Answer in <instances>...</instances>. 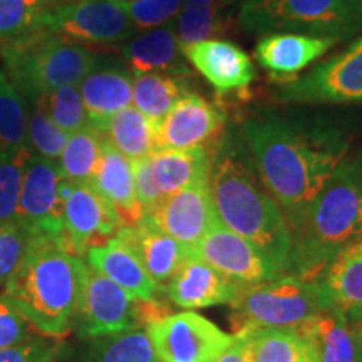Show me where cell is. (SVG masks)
<instances>
[{
    "instance_id": "cell-1",
    "label": "cell",
    "mask_w": 362,
    "mask_h": 362,
    "mask_svg": "<svg viewBox=\"0 0 362 362\" xmlns=\"http://www.w3.org/2000/svg\"><path fill=\"white\" fill-rule=\"evenodd\" d=\"M243 134L259 178L292 230L346 158V143L336 131L307 128L277 115L248 117Z\"/></svg>"
},
{
    "instance_id": "cell-2",
    "label": "cell",
    "mask_w": 362,
    "mask_h": 362,
    "mask_svg": "<svg viewBox=\"0 0 362 362\" xmlns=\"http://www.w3.org/2000/svg\"><path fill=\"white\" fill-rule=\"evenodd\" d=\"M292 232L291 270L319 280L339 253L362 240V153L344 158Z\"/></svg>"
},
{
    "instance_id": "cell-3",
    "label": "cell",
    "mask_w": 362,
    "mask_h": 362,
    "mask_svg": "<svg viewBox=\"0 0 362 362\" xmlns=\"http://www.w3.org/2000/svg\"><path fill=\"white\" fill-rule=\"evenodd\" d=\"M84 274V260L71 252L64 237L35 235L4 293L40 332L64 336L78 314Z\"/></svg>"
},
{
    "instance_id": "cell-4",
    "label": "cell",
    "mask_w": 362,
    "mask_h": 362,
    "mask_svg": "<svg viewBox=\"0 0 362 362\" xmlns=\"http://www.w3.org/2000/svg\"><path fill=\"white\" fill-rule=\"evenodd\" d=\"M210 189L221 223L253 243L284 274L291 270V226L250 166L233 153H221L211 163Z\"/></svg>"
},
{
    "instance_id": "cell-5",
    "label": "cell",
    "mask_w": 362,
    "mask_h": 362,
    "mask_svg": "<svg viewBox=\"0 0 362 362\" xmlns=\"http://www.w3.org/2000/svg\"><path fill=\"white\" fill-rule=\"evenodd\" d=\"M4 61L12 84L22 96L35 101L62 86L79 84L98 62L88 47L44 27L11 40L4 49Z\"/></svg>"
},
{
    "instance_id": "cell-6",
    "label": "cell",
    "mask_w": 362,
    "mask_h": 362,
    "mask_svg": "<svg viewBox=\"0 0 362 362\" xmlns=\"http://www.w3.org/2000/svg\"><path fill=\"white\" fill-rule=\"evenodd\" d=\"M238 24L253 34L291 33L341 42L362 33V0H243Z\"/></svg>"
},
{
    "instance_id": "cell-7",
    "label": "cell",
    "mask_w": 362,
    "mask_h": 362,
    "mask_svg": "<svg viewBox=\"0 0 362 362\" xmlns=\"http://www.w3.org/2000/svg\"><path fill=\"white\" fill-rule=\"evenodd\" d=\"M230 305L233 309V334L265 327H296L330 307L319 280L296 274L243 287Z\"/></svg>"
},
{
    "instance_id": "cell-8",
    "label": "cell",
    "mask_w": 362,
    "mask_h": 362,
    "mask_svg": "<svg viewBox=\"0 0 362 362\" xmlns=\"http://www.w3.org/2000/svg\"><path fill=\"white\" fill-rule=\"evenodd\" d=\"M146 332L158 362H214L235 337L193 310L156 317Z\"/></svg>"
},
{
    "instance_id": "cell-9",
    "label": "cell",
    "mask_w": 362,
    "mask_h": 362,
    "mask_svg": "<svg viewBox=\"0 0 362 362\" xmlns=\"http://www.w3.org/2000/svg\"><path fill=\"white\" fill-rule=\"evenodd\" d=\"M279 103H362V37L275 90Z\"/></svg>"
},
{
    "instance_id": "cell-10",
    "label": "cell",
    "mask_w": 362,
    "mask_h": 362,
    "mask_svg": "<svg viewBox=\"0 0 362 362\" xmlns=\"http://www.w3.org/2000/svg\"><path fill=\"white\" fill-rule=\"evenodd\" d=\"M40 27L69 42L96 45L123 42L134 30L124 8L112 0H81L49 7Z\"/></svg>"
},
{
    "instance_id": "cell-11",
    "label": "cell",
    "mask_w": 362,
    "mask_h": 362,
    "mask_svg": "<svg viewBox=\"0 0 362 362\" xmlns=\"http://www.w3.org/2000/svg\"><path fill=\"white\" fill-rule=\"evenodd\" d=\"M139 304L119 285L86 264L76 319L84 337H111L138 327Z\"/></svg>"
},
{
    "instance_id": "cell-12",
    "label": "cell",
    "mask_w": 362,
    "mask_h": 362,
    "mask_svg": "<svg viewBox=\"0 0 362 362\" xmlns=\"http://www.w3.org/2000/svg\"><path fill=\"white\" fill-rule=\"evenodd\" d=\"M64 183L56 161L30 156L22 181L17 221L29 226L35 235L64 237Z\"/></svg>"
},
{
    "instance_id": "cell-13",
    "label": "cell",
    "mask_w": 362,
    "mask_h": 362,
    "mask_svg": "<svg viewBox=\"0 0 362 362\" xmlns=\"http://www.w3.org/2000/svg\"><path fill=\"white\" fill-rule=\"evenodd\" d=\"M192 255L206 262L240 287L269 282L284 275L265 253L221 221L192 248Z\"/></svg>"
},
{
    "instance_id": "cell-14",
    "label": "cell",
    "mask_w": 362,
    "mask_h": 362,
    "mask_svg": "<svg viewBox=\"0 0 362 362\" xmlns=\"http://www.w3.org/2000/svg\"><path fill=\"white\" fill-rule=\"evenodd\" d=\"M64 237L71 252L83 257L90 247L104 245L123 228L110 203L89 183H64Z\"/></svg>"
},
{
    "instance_id": "cell-15",
    "label": "cell",
    "mask_w": 362,
    "mask_h": 362,
    "mask_svg": "<svg viewBox=\"0 0 362 362\" xmlns=\"http://www.w3.org/2000/svg\"><path fill=\"white\" fill-rule=\"evenodd\" d=\"M144 216L161 232L168 233L189 248L197 245L215 225L220 223L211 198L210 180L194 183L163 198Z\"/></svg>"
},
{
    "instance_id": "cell-16",
    "label": "cell",
    "mask_w": 362,
    "mask_h": 362,
    "mask_svg": "<svg viewBox=\"0 0 362 362\" xmlns=\"http://www.w3.org/2000/svg\"><path fill=\"white\" fill-rule=\"evenodd\" d=\"M226 123L225 112L194 93H188L171 107L156 124V149L205 148L215 136L221 133Z\"/></svg>"
},
{
    "instance_id": "cell-17",
    "label": "cell",
    "mask_w": 362,
    "mask_h": 362,
    "mask_svg": "<svg viewBox=\"0 0 362 362\" xmlns=\"http://www.w3.org/2000/svg\"><path fill=\"white\" fill-rule=\"evenodd\" d=\"M181 51L221 96L247 90L255 81L257 72L250 56L230 40L205 39Z\"/></svg>"
},
{
    "instance_id": "cell-18",
    "label": "cell",
    "mask_w": 362,
    "mask_h": 362,
    "mask_svg": "<svg viewBox=\"0 0 362 362\" xmlns=\"http://www.w3.org/2000/svg\"><path fill=\"white\" fill-rule=\"evenodd\" d=\"M242 288L189 252L188 259L181 264L166 285V293L175 305L194 310L232 304Z\"/></svg>"
},
{
    "instance_id": "cell-19",
    "label": "cell",
    "mask_w": 362,
    "mask_h": 362,
    "mask_svg": "<svg viewBox=\"0 0 362 362\" xmlns=\"http://www.w3.org/2000/svg\"><path fill=\"white\" fill-rule=\"evenodd\" d=\"M336 44L332 39L302 34H262L255 45V59L275 81L287 83L314 64L317 59L325 56Z\"/></svg>"
},
{
    "instance_id": "cell-20",
    "label": "cell",
    "mask_w": 362,
    "mask_h": 362,
    "mask_svg": "<svg viewBox=\"0 0 362 362\" xmlns=\"http://www.w3.org/2000/svg\"><path fill=\"white\" fill-rule=\"evenodd\" d=\"M129 247L133 248L138 259L158 288L168 285L181 264L189 257L192 248L161 232L151 220L143 215V218L134 226H123L119 230Z\"/></svg>"
},
{
    "instance_id": "cell-21",
    "label": "cell",
    "mask_w": 362,
    "mask_h": 362,
    "mask_svg": "<svg viewBox=\"0 0 362 362\" xmlns=\"http://www.w3.org/2000/svg\"><path fill=\"white\" fill-rule=\"evenodd\" d=\"M86 255H88L89 267L119 285L136 300L155 302V296L160 288L149 277L141 260L138 259L121 232H117L104 245L90 247Z\"/></svg>"
},
{
    "instance_id": "cell-22",
    "label": "cell",
    "mask_w": 362,
    "mask_h": 362,
    "mask_svg": "<svg viewBox=\"0 0 362 362\" xmlns=\"http://www.w3.org/2000/svg\"><path fill=\"white\" fill-rule=\"evenodd\" d=\"M89 185L115 208L123 226H134L143 218V208L136 197L133 165L106 138L101 161Z\"/></svg>"
},
{
    "instance_id": "cell-23",
    "label": "cell",
    "mask_w": 362,
    "mask_h": 362,
    "mask_svg": "<svg viewBox=\"0 0 362 362\" xmlns=\"http://www.w3.org/2000/svg\"><path fill=\"white\" fill-rule=\"evenodd\" d=\"M121 52L133 67L134 74L158 72L176 78L192 76V69L181 51V44L173 25L155 27L148 30L146 34L123 45Z\"/></svg>"
},
{
    "instance_id": "cell-24",
    "label": "cell",
    "mask_w": 362,
    "mask_h": 362,
    "mask_svg": "<svg viewBox=\"0 0 362 362\" xmlns=\"http://www.w3.org/2000/svg\"><path fill=\"white\" fill-rule=\"evenodd\" d=\"M79 84L89 126L98 131L133 101V76L121 67H94Z\"/></svg>"
},
{
    "instance_id": "cell-25",
    "label": "cell",
    "mask_w": 362,
    "mask_h": 362,
    "mask_svg": "<svg viewBox=\"0 0 362 362\" xmlns=\"http://www.w3.org/2000/svg\"><path fill=\"white\" fill-rule=\"evenodd\" d=\"M300 327L314 341L319 362H362V324L341 310L329 307Z\"/></svg>"
},
{
    "instance_id": "cell-26",
    "label": "cell",
    "mask_w": 362,
    "mask_h": 362,
    "mask_svg": "<svg viewBox=\"0 0 362 362\" xmlns=\"http://www.w3.org/2000/svg\"><path fill=\"white\" fill-rule=\"evenodd\" d=\"M319 284L330 307L362 324V252L351 247L325 267Z\"/></svg>"
},
{
    "instance_id": "cell-27",
    "label": "cell",
    "mask_w": 362,
    "mask_h": 362,
    "mask_svg": "<svg viewBox=\"0 0 362 362\" xmlns=\"http://www.w3.org/2000/svg\"><path fill=\"white\" fill-rule=\"evenodd\" d=\"M149 166L161 198L170 197L194 183L210 180L211 160L206 148L163 149L149 155Z\"/></svg>"
},
{
    "instance_id": "cell-28",
    "label": "cell",
    "mask_w": 362,
    "mask_h": 362,
    "mask_svg": "<svg viewBox=\"0 0 362 362\" xmlns=\"http://www.w3.org/2000/svg\"><path fill=\"white\" fill-rule=\"evenodd\" d=\"M252 362H319L317 347L300 325L252 329Z\"/></svg>"
},
{
    "instance_id": "cell-29",
    "label": "cell",
    "mask_w": 362,
    "mask_h": 362,
    "mask_svg": "<svg viewBox=\"0 0 362 362\" xmlns=\"http://www.w3.org/2000/svg\"><path fill=\"white\" fill-rule=\"evenodd\" d=\"M131 163L155 153L156 124L136 107L116 112L99 131Z\"/></svg>"
},
{
    "instance_id": "cell-30",
    "label": "cell",
    "mask_w": 362,
    "mask_h": 362,
    "mask_svg": "<svg viewBox=\"0 0 362 362\" xmlns=\"http://www.w3.org/2000/svg\"><path fill=\"white\" fill-rule=\"evenodd\" d=\"M189 93L187 79L158 72L133 76V101L136 110L158 124L171 107Z\"/></svg>"
},
{
    "instance_id": "cell-31",
    "label": "cell",
    "mask_w": 362,
    "mask_h": 362,
    "mask_svg": "<svg viewBox=\"0 0 362 362\" xmlns=\"http://www.w3.org/2000/svg\"><path fill=\"white\" fill-rule=\"evenodd\" d=\"M103 143L104 136L90 126L72 133L57 163L62 178L76 185L89 183L101 161Z\"/></svg>"
},
{
    "instance_id": "cell-32",
    "label": "cell",
    "mask_w": 362,
    "mask_h": 362,
    "mask_svg": "<svg viewBox=\"0 0 362 362\" xmlns=\"http://www.w3.org/2000/svg\"><path fill=\"white\" fill-rule=\"evenodd\" d=\"M24 146H29L25 98L6 72L0 71V156Z\"/></svg>"
},
{
    "instance_id": "cell-33",
    "label": "cell",
    "mask_w": 362,
    "mask_h": 362,
    "mask_svg": "<svg viewBox=\"0 0 362 362\" xmlns=\"http://www.w3.org/2000/svg\"><path fill=\"white\" fill-rule=\"evenodd\" d=\"M220 8L218 0H183L175 27L181 49L221 33Z\"/></svg>"
},
{
    "instance_id": "cell-34",
    "label": "cell",
    "mask_w": 362,
    "mask_h": 362,
    "mask_svg": "<svg viewBox=\"0 0 362 362\" xmlns=\"http://www.w3.org/2000/svg\"><path fill=\"white\" fill-rule=\"evenodd\" d=\"M39 106L67 134H72L89 126V117L78 84L62 86V88L44 94L39 99Z\"/></svg>"
},
{
    "instance_id": "cell-35",
    "label": "cell",
    "mask_w": 362,
    "mask_h": 362,
    "mask_svg": "<svg viewBox=\"0 0 362 362\" xmlns=\"http://www.w3.org/2000/svg\"><path fill=\"white\" fill-rule=\"evenodd\" d=\"M30 156L29 146L0 156V225L17 220L22 181Z\"/></svg>"
},
{
    "instance_id": "cell-36",
    "label": "cell",
    "mask_w": 362,
    "mask_h": 362,
    "mask_svg": "<svg viewBox=\"0 0 362 362\" xmlns=\"http://www.w3.org/2000/svg\"><path fill=\"white\" fill-rule=\"evenodd\" d=\"M47 0H0V39L13 40L39 29Z\"/></svg>"
},
{
    "instance_id": "cell-37",
    "label": "cell",
    "mask_w": 362,
    "mask_h": 362,
    "mask_svg": "<svg viewBox=\"0 0 362 362\" xmlns=\"http://www.w3.org/2000/svg\"><path fill=\"white\" fill-rule=\"evenodd\" d=\"M94 362H158L146 329L133 327L111 336Z\"/></svg>"
},
{
    "instance_id": "cell-38",
    "label": "cell",
    "mask_w": 362,
    "mask_h": 362,
    "mask_svg": "<svg viewBox=\"0 0 362 362\" xmlns=\"http://www.w3.org/2000/svg\"><path fill=\"white\" fill-rule=\"evenodd\" d=\"M34 237L33 230L17 220L0 225V287L19 270Z\"/></svg>"
},
{
    "instance_id": "cell-39",
    "label": "cell",
    "mask_w": 362,
    "mask_h": 362,
    "mask_svg": "<svg viewBox=\"0 0 362 362\" xmlns=\"http://www.w3.org/2000/svg\"><path fill=\"white\" fill-rule=\"evenodd\" d=\"M69 136L54 123L40 106L30 115L27 124V144L33 146L39 156L52 161L59 160Z\"/></svg>"
},
{
    "instance_id": "cell-40",
    "label": "cell",
    "mask_w": 362,
    "mask_h": 362,
    "mask_svg": "<svg viewBox=\"0 0 362 362\" xmlns=\"http://www.w3.org/2000/svg\"><path fill=\"white\" fill-rule=\"evenodd\" d=\"M183 0H136L124 7L126 13L138 29H155L171 22L180 13Z\"/></svg>"
},
{
    "instance_id": "cell-41",
    "label": "cell",
    "mask_w": 362,
    "mask_h": 362,
    "mask_svg": "<svg viewBox=\"0 0 362 362\" xmlns=\"http://www.w3.org/2000/svg\"><path fill=\"white\" fill-rule=\"evenodd\" d=\"M25 322L24 315L8 300L6 293L0 296V351L29 339V329Z\"/></svg>"
},
{
    "instance_id": "cell-42",
    "label": "cell",
    "mask_w": 362,
    "mask_h": 362,
    "mask_svg": "<svg viewBox=\"0 0 362 362\" xmlns=\"http://www.w3.org/2000/svg\"><path fill=\"white\" fill-rule=\"evenodd\" d=\"M59 346L45 339H27L22 344L0 351V362H54Z\"/></svg>"
},
{
    "instance_id": "cell-43",
    "label": "cell",
    "mask_w": 362,
    "mask_h": 362,
    "mask_svg": "<svg viewBox=\"0 0 362 362\" xmlns=\"http://www.w3.org/2000/svg\"><path fill=\"white\" fill-rule=\"evenodd\" d=\"M133 165V176H134V188L136 197H138L139 205L143 208V215L153 210L163 198L158 192L155 180L151 175V166H149V156L141 158V160L131 163Z\"/></svg>"
},
{
    "instance_id": "cell-44",
    "label": "cell",
    "mask_w": 362,
    "mask_h": 362,
    "mask_svg": "<svg viewBox=\"0 0 362 362\" xmlns=\"http://www.w3.org/2000/svg\"><path fill=\"white\" fill-rule=\"evenodd\" d=\"M214 362H252L250 334H248V330L235 334L233 342Z\"/></svg>"
},
{
    "instance_id": "cell-45",
    "label": "cell",
    "mask_w": 362,
    "mask_h": 362,
    "mask_svg": "<svg viewBox=\"0 0 362 362\" xmlns=\"http://www.w3.org/2000/svg\"><path fill=\"white\" fill-rule=\"evenodd\" d=\"M72 2H81V0H47V8L56 7V6H64V4H72Z\"/></svg>"
},
{
    "instance_id": "cell-46",
    "label": "cell",
    "mask_w": 362,
    "mask_h": 362,
    "mask_svg": "<svg viewBox=\"0 0 362 362\" xmlns=\"http://www.w3.org/2000/svg\"><path fill=\"white\" fill-rule=\"evenodd\" d=\"M237 2L242 4L243 0H218V4H220V7H221V8H225V7H230V6H233V4H237Z\"/></svg>"
},
{
    "instance_id": "cell-47",
    "label": "cell",
    "mask_w": 362,
    "mask_h": 362,
    "mask_svg": "<svg viewBox=\"0 0 362 362\" xmlns=\"http://www.w3.org/2000/svg\"><path fill=\"white\" fill-rule=\"evenodd\" d=\"M112 2H116L117 6H121V7H128V6H131V4L133 2H136V0H112Z\"/></svg>"
},
{
    "instance_id": "cell-48",
    "label": "cell",
    "mask_w": 362,
    "mask_h": 362,
    "mask_svg": "<svg viewBox=\"0 0 362 362\" xmlns=\"http://www.w3.org/2000/svg\"><path fill=\"white\" fill-rule=\"evenodd\" d=\"M352 247H354V248H357V250H361V252H362V240H361L359 243H356V245H352ZM349 248H351V247H349Z\"/></svg>"
}]
</instances>
